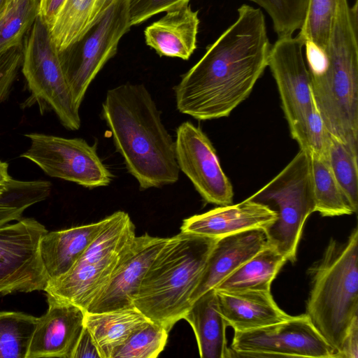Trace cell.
I'll return each mask as SVG.
<instances>
[{
  "label": "cell",
  "mask_w": 358,
  "mask_h": 358,
  "mask_svg": "<svg viewBox=\"0 0 358 358\" xmlns=\"http://www.w3.org/2000/svg\"><path fill=\"white\" fill-rule=\"evenodd\" d=\"M174 87L177 109L199 120L228 117L268 66L271 48L262 10L247 4Z\"/></svg>",
  "instance_id": "cell-1"
},
{
  "label": "cell",
  "mask_w": 358,
  "mask_h": 358,
  "mask_svg": "<svg viewBox=\"0 0 358 358\" xmlns=\"http://www.w3.org/2000/svg\"><path fill=\"white\" fill-rule=\"evenodd\" d=\"M316 108L328 132L358 157V0H338L324 50L304 43Z\"/></svg>",
  "instance_id": "cell-2"
},
{
  "label": "cell",
  "mask_w": 358,
  "mask_h": 358,
  "mask_svg": "<svg viewBox=\"0 0 358 358\" xmlns=\"http://www.w3.org/2000/svg\"><path fill=\"white\" fill-rule=\"evenodd\" d=\"M102 114L117 151L141 189L178 180L175 141L143 84L126 83L108 90Z\"/></svg>",
  "instance_id": "cell-3"
},
{
  "label": "cell",
  "mask_w": 358,
  "mask_h": 358,
  "mask_svg": "<svg viewBox=\"0 0 358 358\" xmlns=\"http://www.w3.org/2000/svg\"><path fill=\"white\" fill-rule=\"evenodd\" d=\"M217 240L181 231L168 238L143 278L134 307L169 332L189 309Z\"/></svg>",
  "instance_id": "cell-4"
},
{
  "label": "cell",
  "mask_w": 358,
  "mask_h": 358,
  "mask_svg": "<svg viewBox=\"0 0 358 358\" xmlns=\"http://www.w3.org/2000/svg\"><path fill=\"white\" fill-rule=\"evenodd\" d=\"M310 289L306 315L338 352L358 317V230L347 241L331 238L322 258L308 269Z\"/></svg>",
  "instance_id": "cell-5"
},
{
  "label": "cell",
  "mask_w": 358,
  "mask_h": 358,
  "mask_svg": "<svg viewBox=\"0 0 358 358\" xmlns=\"http://www.w3.org/2000/svg\"><path fill=\"white\" fill-rule=\"evenodd\" d=\"M249 198L276 213V220L264 229L267 245L294 262L305 222L315 210L310 155L300 150L277 176Z\"/></svg>",
  "instance_id": "cell-6"
},
{
  "label": "cell",
  "mask_w": 358,
  "mask_h": 358,
  "mask_svg": "<svg viewBox=\"0 0 358 358\" xmlns=\"http://www.w3.org/2000/svg\"><path fill=\"white\" fill-rule=\"evenodd\" d=\"M24 39L22 70L31 99L49 106L65 128L79 129L80 108L73 101L48 27L38 16Z\"/></svg>",
  "instance_id": "cell-7"
},
{
  "label": "cell",
  "mask_w": 358,
  "mask_h": 358,
  "mask_svg": "<svg viewBox=\"0 0 358 358\" xmlns=\"http://www.w3.org/2000/svg\"><path fill=\"white\" fill-rule=\"evenodd\" d=\"M131 27L128 0H113L80 40L59 52L65 78L78 108L90 83L116 54L121 38Z\"/></svg>",
  "instance_id": "cell-8"
},
{
  "label": "cell",
  "mask_w": 358,
  "mask_h": 358,
  "mask_svg": "<svg viewBox=\"0 0 358 358\" xmlns=\"http://www.w3.org/2000/svg\"><path fill=\"white\" fill-rule=\"evenodd\" d=\"M29 148L21 154L44 173L87 188L108 185L113 175L94 146L80 138H68L41 133L25 134Z\"/></svg>",
  "instance_id": "cell-9"
},
{
  "label": "cell",
  "mask_w": 358,
  "mask_h": 358,
  "mask_svg": "<svg viewBox=\"0 0 358 358\" xmlns=\"http://www.w3.org/2000/svg\"><path fill=\"white\" fill-rule=\"evenodd\" d=\"M231 357H295L336 358L306 314L266 327L234 331Z\"/></svg>",
  "instance_id": "cell-10"
},
{
  "label": "cell",
  "mask_w": 358,
  "mask_h": 358,
  "mask_svg": "<svg viewBox=\"0 0 358 358\" xmlns=\"http://www.w3.org/2000/svg\"><path fill=\"white\" fill-rule=\"evenodd\" d=\"M47 231L34 218H21L0 227V294L44 291L48 277L39 243Z\"/></svg>",
  "instance_id": "cell-11"
},
{
  "label": "cell",
  "mask_w": 358,
  "mask_h": 358,
  "mask_svg": "<svg viewBox=\"0 0 358 358\" xmlns=\"http://www.w3.org/2000/svg\"><path fill=\"white\" fill-rule=\"evenodd\" d=\"M175 152L180 171L205 201L219 206L232 204L233 186L211 141L199 127L182 122L176 129Z\"/></svg>",
  "instance_id": "cell-12"
},
{
  "label": "cell",
  "mask_w": 358,
  "mask_h": 358,
  "mask_svg": "<svg viewBox=\"0 0 358 358\" xmlns=\"http://www.w3.org/2000/svg\"><path fill=\"white\" fill-rule=\"evenodd\" d=\"M303 46L297 36L278 38L268 57V66L275 80L289 130L299 127L316 107Z\"/></svg>",
  "instance_id": "cell-13"
},
{
  "label": "cell",
  "mask_w": 358,
  "mask_h": 358,
  "mask_svg": "<svg viewBox=\"0 0 358 358\" xmlns=\"http://www.w3.org/2000/svg\"><path fill=\"white\" fill-rule=\"evenodd\" d=\"M168 238L135 236L122 254L113 274L86 312L102 313L134 307L143 278Z\"/></svg>",
  "instance_id": "cell-14"
},
{
  "label": "cell",
  "mask_w": 358,
  "mask_h": 358,
  "mask_svg": "<svg viewBox=\"0 0 358 358\" xmlns=\"http://www.w3.org/2000/svg\"><path fill=\"white\" fill-rule=\"evenodd\" d=\"M47 311L38 320L27 358H73L85 328V311L47 294Z\"/></svg>",
  "instance_id": "cell-15"
},
{
  "label": "cell",
  "mask_w": 358,
  "mask_h": 358,
  "mask_svg": "<svg viewBox=\"0 0 358 358\" xmlns=\"http://www.w3.org/2000/svg\"><path fill=\"white\" fill-rule=\"evenodd\" d=\"M276 218L275 211L248 198L235 205L220 206L187 217L180 231L219 238L251 229H264Z\"/></svg>",
  "instance_id": "cell-16"
},
{
  "label": "cell",
  "mask_w": 358,
  "mask_h": 358,
  "mask_svg": "<svg viewBox=\"0 0 358 358\" xmlns=\"http://www.w3.org/2000/svg\"><path fill=\"white\" fill-rule=\"evenodd\" d=\"M267 245L264 229L255 228L217 238L206 262L191 304Z\"/></svg>",
  "instance_id": "cell-17"
},
{
  "label": "cell",
  "mask_w": 358,
  "mask_h": 358,
  "mask_svg": "<svg viewBox=\"0 0 358 358\" xmlns=\"http://www.w3.org/2000/svg\"><path fill=\"white\" fill-rule=\"evenodd\" d=\"M165 13L145 29V43L161 57L187 60L196 48L198 11L185 2Z\"/></svg>",
  "instance_id": "cell-18"
},
{
  "label": "cell",
  "mask_w": 358,
  "mask_h": 358,
  "mask_svg": "<svg viewBox=\"0 0 358 358\" xmlns=\"http://www.w3.org/2000/svg\"><path fill=\"white\" fill-rule=\"evenodd\" d=\"M107 220L106 217L96 222L43 235L39 251L48 280L63 276L73 267Z\"/></svg>",
  "instance_id": "cell-19"
},
{
  "label": "cell",
  "mask_w": 358,
  "mask_h": 358,
  "mask_svg": "<svg viewBox=\"0 0 358 358\" xmlns=\"http://www.w3.org/2000/svg\"><path fill=\"white\" fill-rule=\"evenodd\" d=\"M215 291L221 314L234 331L266 327L291 317L279 308L271 292Z\"/></svg>",
  "instance_id": "cell-20"
},
{
  "label": "cell",
  "mask_w": 358,
  "mask_h": 358,
  "mask_svg": "<svg viewBox=\"0 0 358 358\" xmlns=\"http://www.w3.org/2000/svg\"><path fill=\"white\" fill-rule=\"evenodd\" d=\"M121 255L115 260L96 264L78 262L63 276L48 280L44 291L86 312L91 302L109 281Z\"/></svg>",
  "instance_id": "cell-21"
},
{
  "label": "cell",
  "mask_w": 358,
  "mask_h": 358,
  "mask_svg": "<svg viewBox=\"0 0 358 358\" xmlns=\"http://www.w3.org/2000/svg\"><path fill=\"white\" fill-rule=\"evenodd\" d=\"M183 319L194 332L201 358L231 357L226 338L228 325L221 314L214 288L193 301Z\"/></svg>",
  "instance_id": "cell-22"
},
{
  "label": "cell",
  "mask_w": 358,
  "mask_h": 358,
  "mask_svg": "<svg viewBox=\"0 0 358 358\" xmlns=\"http://www.w3.org/2000/svg\"><path fill=\"white\" fill-rule=\"evenodd\" d=\"M149 320L135 308L102 313H85V327L91 334L101 358L113 352Z\"/></svg>",
  "instance_id": "cell-23"
},
{
  "label": "cell",
  "mask_w": 358,
  "mask_h": 358,
  "mask_svg": "<svg viewBox=\"0 0 358 358\" xmlns=\"http://www.w3.org/2000/svg\"><path fill=\"white\" fill-rule=\"evenodd\" d=\"M113 0H66L50 27L52 40L59 52L81 37L104 14Z\"/></svg>",
  "instance_id": "cell-24"
},
{
  "label": "cell",
  "mask_w": 358,
  "mask_h": 358,
  "mask_svg": "<svg viewBox=\"0 0 358 358\" xmlns=\"http://www.w3.org/2000/svg\"><path fill=\"white\" fill-rule=\"evenodd\" d=\"M287 259L266 245L214 289L224 292H271V285Z\"/></svg>",
  "instance_id": "cell-25"
},
{
  "label": "cell",
  "mask_w": 358,
  "mask_h": 358,
  "mask_svg": "<svg viewBox=\"0 0 358 358\" xmlns=\"http://www.w3.org/2000/svg\"><path fill=\"white\" fill-rule=\"evenodd\" d=\"M315 212L323 217L355 213L338 184L326 157L310 155Z\"/></svg>",
  "instance_id": "cell-26"
},
{
  "label": "cell",
  "mask_w": 358,
  "mask_h": 358,
  "mask_svg": "<svg viewBox=\"0 0 358 358\" xmlns=\"http://www.w3.org/2000/svg\"><path fill=\"white\" fill-rule=\"evenodd\" d=\"M50 189L51 184L46 180L13 179L8 189L0 195V227L21 219L25 210L45 200Z\"/></svg>",
  "instance_id": "cell-27"
},
{
  "label": "cell",
  "mask_w": 358,
  "mask_h": 358,
  "mask_svg": "<svg viewBox=\"0 0 358 358\" xmlns=\"http://www.w3.org/2000/svg\"><path fill=\"white\" fill-rule=\"evenodd\" d=\"M37 320L21 312H0V358H27Z\"/></svg>",
  "instance_id": "cell-28"
},
{
  "label": "cell",
  "mask_w": 358,
  "mask_h": 358,
  "mask_svg": "<svg viewBox=\"0 0 358 358\" xmlns=\"http://www.w3.org/2000/svg\"><path fill=\"white\" fill-rule=\"evenodd\" d=\"M327 159L338 184L356 213L358 207V157L329 134Z\"/></svg>",
  "instance_id": "cell-29"
},
{
  "label": "cell",
  "mask_w": 358,
  "mask_h": 358,
  "mask_svg": "<svg viewBox=\"0 0 358 358\" xmlns=\"http://www.w3.org/2000/svg\"><path fill=\"white\" fill-rule=\"evenodd\" d=\"M39 0H15L0 20V55L22 45V39L38 16Z\"/></svg>",
  "instance_id": "cell-30"
},
{
  "label": "cell",
  "mask_w": 358,
  "mask_h": 358,
  "mask_svg": "<svg viewBox=\"0 0 358 358\" xmlns=\"http://www.w3.org/2000/svg\"><path fill=\"white\" fill-rule=\"evenodd\" d=\"M338 0H309L297 36L310 41L323 50L328 47L335 20Z\"/></svg>",
  "instance_id": "cell-31"
},
{
  "label": "cell",
  "mask_w": 358,
  "mask_h": 358,
  "mask_svg": "<svg viewBox=\"0 0 358 358\" xmlns=\"http://www.w3.org/2000/svg\"><path fill=\"white\" fill-rule=\"evenodd\" d=\"M168 334L164 328L150 321L117 348L111 358H156L164 350Z\"/></svg>",
  "instance_id": "cell-32"
},
{
  "label": "cell",
  "mask_w": 358,
  "mask_h": 358,
  "mask_svg": "<svg viewBox=\"0 0 358 358\" xmlns=\"http://www.w3.org/2000/svg\"><path fill=\"white\" fill-rule=\"evenodd\" d=\"M264 9L271 18L278 38L292 36L300 29L309 0H249Z\"/></svg>",
  "instance_id": "cell-33"
},
{
  "label": "cell",
  "mask_w": 358,
  "mask_h": 358,
  "mask_svg": "<svg viewBox=\"0 0 358 358\" xmlns=\"http://www.w3.org/2000/svg\"><path fill=\"white\" fill-rule=\"evenodd\" d=\"M292 138L299 144L300 150L310 155L326 157L329 133L315 107L296 129L290 130Z\"/></svg>",
  "instance_id": "cell-34"
},
{
  "label": "cell",
  "mask_w": 358,
  "mask_h": 358,
  "mask_svg": "<svg viewBox=\"0 0 358 358\" xmlns=\"http://www.w3.org/2000/svg\"><path fill=\"white\" fill-rule=\"evenodd\" d=\"M190 0H128L131 27Z\"/></svg>",
  "instance_id": "cell-35"
},
{
  "label": "cell",
  "mask_w": 358,
  "mask_h": 358,
  "mask_svg": "<svg viewBox=\"0 0 358 358\" xmlns=\"http://www.w3.org/2000/svg\"><path fill=\"white\" fill-rule=\"evenodd\" d=\"M358 317H355L344 337L337 358H357Z\"/></svg>",
  "instance_id": "cell-36"
},
{
  "label": "cell",
  "mask_w": 358,
  "mask_h": 358,
  "mask_svg": "<svg viewBox=\"0 0 358 358\" xmlns=\"http://www.w3.org/2000/svg\"><path fill=\"white\" fill-rule=\"evenodd\" d=\"M83 357L101 358L94 339L85 327L73 355V358Z\"/></svg>",
  "instance_id": "cell-37"
},
{
  "label": "cell",
  "mask_w": 358,
  "mask_h": 358,
  "mask_svg": "<svg viewBox=\"0 0 358 358\" xmlns=\"http://www.w3.org/2000/svg\"><path fill=\"white\" fill-rule=\"evenodd\" d=\"M22 45L0 55V82L13 69L22 64Z\"/></svg>",
  "instance_id": "cell-38"
},
{
  "label": "cell",
  "mask_w": 358,
  "mask_h": 358,
  "mask_svg": "<svg viewBox=\"0 0 358 358\" xmlns=\"http://www.w3.org/2000/svg\"><path fill=\"white\" fill-rule=\"evenodd\" d=\"M66 0H39L38 17L50 29Z\"/></svg>",
  "instance_id": "cell-39"
},
{
  "label": "cell",
  "mask_w": 358,
  "mask_h": 358,
  "mask_svg": "<svg viewBox=\"0 0 358 358\" xmlns=\"http://www.w3.org/2000/svg\"><path fill=\"white\" fill-rule=\"evenodd\" d=\"M18 69V68L13 69L0 82V103L3 101L8 95L11 85L16 78Z\"/></svg>",
  "instance_id": "cell-40"
},
{
  "label": "cell",
  "mask_w": 358,
  "mask_h": 358,
  "mask_svg": "<svg viewBox=\"0 0 358 358\" xmlns=\"http://www.w3.org/2000/svg\"><path fill=\"white\" fill-rule=\"evenodd\" d=\"M12 180L8 173V164L0 160V195L8 189Z\"/></svg>",
  "instance_id": "cell-41"
},
{
  "label": "cell",
  "mask_w": 358,
  "mask_h": 358,
  "mask_svg": "<svg viewBox=\"0 0 358 358\" xmlns=\"http://www.w3.org/2000/svg\"><path fill=\"white\" fill-rule=\"evenodd\" d=\"M15 0H0V20L13 5Z\"/></svg>",
  "instance_id": "cell-42"
}]
</instances>
